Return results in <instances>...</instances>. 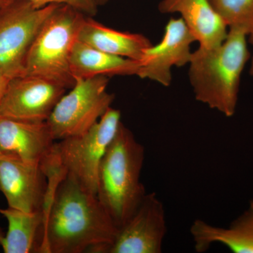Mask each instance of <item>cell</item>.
<instances>
[{"label":"cell","instance_id":"obj_1","mask_svg":"<svg viewBox=\"0 0 253 253\" xmlns=\"http://www.w3.org/2000/svg\"><path fill=\"white\" fill-rule=\"evenodd\" d=\"M51 191L37 253H106L118 228L97 196L70 175Z\"/></svg>","mask_w":253,"mask_h":253},{"label":"cell","instance_id":"obj_2","mask_svg":"<svg viewBox=\"0 0 253 253\" xmlns=\"http://www.w3.org/2000/svg\"><path fill=\"white\" fill-rule=\"evenodd\" d=\"M248 33L229 28L227 37L214 47L192 52L189 77L197 101L226 117L236 112L241 77L250 59Z\"/></svg>","mask_w":253,"mask_h":253},{"label":"cell","instance_id":"obj_3","mask_svg":"<svg viewBox=\"0 0 253 253\" xmlns=\"http://www.w3.org/2000/svg\"><path fill=\"white\" fill-rule=\"evenodd\" d=\"M144 161V146L121 123L101 161L96 194L118 229L130 219L147 194L140 181Z\"/></svg>","mask_w":253,"mask_h":253},{"label":"cell","instance_id":"obj_4","mask_svg":"<svg viewBox=\"0 0 253 253\" xmlns=\"http://www.w3.org/2000/svg\"><path fill=\"white\" fill-rule=\"evenodd\" d=\"M121 118V111L110 107L86 132L55 142L41 163L44 172L71 176L96 195L100 166L122 123Z\"/></svg>","mask_w":253,"mask_h":253},{"label":"cell","instance_id":"obj_5","mask_svg":"<svg viewBox=\"0 0 253 253\" xmlns=\"http://www.w3.org/2000/svg\"><path fill=\"white\" fill-rule=\"evenodd\" d=\"M86 15L67 5H59L38 32L26 58L25 76L49 80L71 89V54Z\"/></svg>","mask_w":253,"mask_h":253},{"label":"cell","instance_id":"obj_6","mask_svg":"<svg viewBox=\"0 0 253 253\" xmlns=\"http://www.w3.org/2000/svg\"><path fill=\"white\" fill-rule=\"evenodd\" d=\"M108 84V76L75 78L71 90L60 99L46 121L55 141L81 135L99 121L114 100Z\"/></svg>","mask_w":253,"mask_h":253},{"label":"cell","instance_id":"obj_7","mask_svg":"<svg viewBox=\"0 0 253 253\" xmlns=\"http://www.w3.org/2000/svg\"><path fill=\"white\" fill-rule=\"evenodd\" d=\"M59 4L36 8L14 0L0 9V71L10 79L25 76L26 58L42 26Z\"/></svg>","mask_w":253,"mask_h":253},{"label":"cell","instance_id":"obj_8","mask_svg":"<svg viewBox=\"0 0 253 253\" xmlns=\"http://www.w3.org/2000/svg\"><path fill=\"white\" fill-rule=\"evenodd\" d=\"M66 89L38 76L11 78L0 103V117L44 122Z\"/></svg>","mask_w":253,"mask_h":253},{"label":"cell","instance_id":"obj_9","mask_svg":"<svg viewBox=\"0 0 253 253\" xmlns=\"http://www.w3.org/2000/svg\"><path fill=\"white\" fill-rule=\"evenodd\" d=\"M0 191L9 208L27 212L44 211L49 181L41 164L0 154Z\"/></svg>","mask_w":253,"mask_h":253},{"label":"cell","instance_id":"obj_10","mask_svg":"<svg viewBox=\"0 0 253 253\" xmlns=\"http://www.w3.org/2000/svg\"><path fill=\"white\" fill-rule=\"evenodd\" d=\"M166 231L162 201L155 193L146 194L134 214L118 229L106 253H161Z\"/></svg>","mask_w":253,"mask_h":253},{"label":"cell","instance_id":"obj_11","mask_svg":"<svg viewBox=\"0 0 253 253\" xmlns=\"http://www.w3.org/2000/svg\"><path fill=\"white\" fill-rule=\"evenodd\" d=\"M196 42L181 18H171L165 28L164 36L156 45L145 51L140 61L138 77L156 82L163 86L170 85L171 69L189 64L191 45Z\"/></svg>","mask_w":253,"mask_h":253},{"label":"cell","instance_id":"obj_12","mask_svg":"<svg viewBox=\"0 0 253 253\" xmlns=\"http://www.w3.org/2000/svg\"><path fill=\"white\" fill-rule=\"evenodd\" d=\"M54 144L46 121L32 122L0 117V154L41 164Z\"/></svg>","mask_w":253,"mask_h":253},{"label":"cell","instance_id":"obj_13","mask_svg":"<svg viewBox=\"0 0 253 253\" xmlns=\"http://www.w3.org/2000/svg\"><path fill=\"white\" fill-rule=\"evenodd\" d=\"M158 9L162 14H181L201 47L219 45L227 37L229 28L210 0H161Z\"/></svg>","mask_w":253,"mask_h":253},{"label":"cell","instance_id":"obj_14","mask_svg":"<svg viewBox=\"0 0 253 253\" xmlns=\"http://www.w3.org/2000/svg\"><path fill=\"white\" fill-rule=\"evenodd\" d=\"M190 232L197 253L206 252L212 245L219 244L235 253H253V201L229 227H217L196 219Z\"/></svg>","mask_w":253,"mask_h":253},{"label":"cell","instance_id":"obj_15","mask_svg":"<svg viewBox=\"0 0 253 253\" xmlns=\"http://www.w3.org/2000/svg\"><path fill=\"white\" fill-rule=\"evenodd\" d=\"M78 41L108 54L138 61L153 45L143 35L116 31L87 16L81 23Z\"/></svg>","mask_w":253,"mask_h":253},{"label":"cell","instance_id":"obj_16","mask_svg":"<svg viewBox=\"0 0 253 253\" xmlns=\"http://www.w3.org/2000/svg\"><path fill=\"white\" fill-rule=\"evenodd\" d=\"M73 78L104 76H138L140 61L108 54L77 41L70 61Z\"/></svg>","mask_w":253,"mask_h":253},{"label":"cell","instance_id":"obj_17","mask_svg":"<svg viewBox=\"0 0 253 253\" xmlns=\"http://www.w3.org/2000/svg\"><path fill=\"white\" fill-rule=\"evenodd\" d=\"M0 214L8 221V230L0 229V246L5 253H37L44 211L27 212L14 208H0Z\"/></svg>","mask_w":253,"mask_h":253},{"label":"cell","instance_id":"obj_18","mask_svg":"<svg viewBox=\"0 0 253 253\" xmlns=\"http://www.w3.org/2000/svg\"><path fill=\"white\" fill-rule=\"evenodd\" d=\"M228 28H239L249 33L253 23V0H210Z\"/></svg>","mask_w":253,"mask_h":253},{"label":"cell","instance_id":"obj_19","mask_svg":"<svg viewBox=\"0 0 253 253\" xmlns=\"http://www.w3.org/2000/svg\"><path fill=\"white\" fill-rule=\"evenodd\" d=\"M35 7L42 8L50 4L67 5L87 16H94L97 12L98 5L95 0H26Z\"/></svg>","mask_w":253,"mask_h":253},{"label":"cell","instance_id":"obj_20","mask_svg":"<svg viewBox=\"0 0 253 253\" xmlns=\"http://www.w3.org/2000/svg\"><path fill=\"white\" fill-rule=\"evenodd\" d=\"M9 81L10 78L5 76L4 73L0 71V103H1V99L4 96L5 91H6Z\"/></svg>","mask_w":253,"mask_h":253},{"label":"cell","instance_id":"obj_21","mask_svg":"<svg viewBox=\"0 0 253 253\" xmlns=\"http://www.w3.org/2000/svg\"><path fill=\"white\" fill-rule=\"evenodd\" d=\"M248 37H249L250 43L253 45V23L251 28H250L249 33H248Z\"/></svg>","mask_w":253,"mask_h":253},{"label":"cell","instance_id":"obj_22","mask_svg":"<svg viewBox=\"0 0 253 253\" xmlns=\"http://www.w3.org/2000/svg\"><path fill=\"white\" fill-rule=\"evenodd\" d=\"M14 0H0V9H2L4 6H7L10 3L12 2Z\"/></svg>","mask_w":253,"mask_h":253},{"label":"cell","instance_id":"obj_23","mask_svg":"<svg viewBox=\"0 0 253 253\" xmlns=\"http://www.w3.org/2000/svg\"><path fill=\"white\" fill-rule=\"evenodd\" d=\"M95 1H96V4H97L98 6H100V5L106 4V3L109 2L110 0H95Z\"/></svg>","mask_w":253,"mask_h":253},{"label":"cell","instance_id":"obj_24","mask_svg":"<svg viewBox=\"0 0 253 253\" xmlns=\"http://www.w3.org/2000/svg\"><path fill=\"white\" fill-rule=\"evenodd\" d=\"M250 73H251V76H253V57L252 61H251V70H250Z\"/></svg>","mask_w":253,"mask_h":253}]
</instances>
